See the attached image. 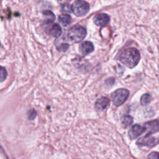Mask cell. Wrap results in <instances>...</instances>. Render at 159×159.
Wrapping results in <instances>:
<instances>
[{
  "label": "cell",
  "mask_w": 159,
  "mask_h": 159,
  "mask_svg": "<svg viewBox=\"0 0 159 159\" xmlns=\"http://www.w3.org/2000/svg\"><path fill=\"white\" fill-rule=\"evenodd\" d=\"M120 61L130 68L135 67L139 62L140 55L135 48H128L124 50L119 56Z\"/></svg>",
  "instance_id": "cell-1"
},
{
  "label": "cell",
  "mask_w": 159,
  "mask_h": 159,
  "mask_svg": "<svg viewBox=\"0 0 159 159\" xmlns=\"http://www.w3.org/2000/svg\"><path fill=\"white\" fill-rule=\"evenodd\" d=\"M86 29L84 27L75 25L70 29L68 36L72 42L78 43L82 41L86 37Z\"/></svg>",
  "instance_id": "cell-2"
},
{
  "label": "cell",
  "mask_w": 159,
  "mask_h": 159,
  "mask_svg": "<svg viewBox=\"0 0 159 159\" xmlns=\"http://www.w3.org/2000/svg\"><path fill=\"white\" fill-rule=\"evenodd\" d=\"M129 96V91L124 88H120L114 91L111 94L112 103L116 106H120L124 104Z\"/></svg>",
  "instance_id": "cell-3"
},
{
  "label": "cell",
  "mask_w": 159,
  "mask_h": 159,
  "mask_svg": "<svg viewBox=\"0 0 159 159\" xmlns=\"http://www.w3.org/2000/svg\"><path fill=\"white\" fill-rule=\"evenodd\" d=\"M72 12L78 17L85 16L89 11V5L84 0H76L71 5Z\"/></svg>",
  "instance_id": "cell-4"
},
{
  "label": "cell",
  "mask_w": 159,
  "mask_h": 159,
  "mask_svg": "<svg viewBox=\"0 0 159 159\" xmlns=\"http://www.w3.org/2000/svg\"><path fill=\"white\" fill-rule=\"evenodd\" d=\"M157 143L158 140L155 137L150 136L149 134L139 139L137 142V144L140 147H148L150 148L153 147Z\"/></svg>",
  "instance_id": "cell-5"
},
{
  "label": "cell",
  "mask_w": 159,
  "mask_h": 159,
  "mask_svg": "<svg viewBox=\"0 0 159 159\" xmlns=\"http://www.w3.org/2000/svg\"><path fill=\"white\" fill-rule=\"evenodd\" d=\"M145 132V126L139 124L133 125L129 131V137L130 139H135Z\"/></svg>",
  "instance_id": "cell-6"
},
{
  "label": "cell",
  "mask_w": 159,
  "mask_h": 159,
  "mask_svg": "<svg viewBox=\"0 0 159 159\" xmlns=\"http://www.w3.org/2000/svg\"><path fill=\"white\" fill-rule=\"evenodd\" d=\"M109 21V17L104 13L98 14L93 17L94 23L98 26H103L106 25Z\"/></svg>",
  "instance_id": "cell-7"
},
{
  "label": "cell",
  "mask_w": 159,
  "mask_h": 159,
  "mask_svg": "<svg viewBox=\"0 0 159 159\" xmlns=\"http://www.w3.org/2000/svg\"><path fill=\"white\" fill-rule=\"evenodd\" d=\"M145 131L147 132V134H153L159 131V120H154L147 122L145 124Z\"/></svg>",
  "instance_id": "cell-8"
},
{
  "label": "cell",
  "mask_w": 159,
  "mask_h": 159,
  "mask_svg": "<svg viewBox=\"0 0 159 159\" xmlns=\"http://www.w3.org/2000/svg\"><path fill=\"white\" fill-rule=\"evenodd\" d=\"M94 45L89 41H85L80 44V52L83 55H87L94 50Z\"/></svg>",
  "instance_id": "cell-9"
},
{
  "label": "cell",
  "mask_w": 159,
  "mask_h": 159,
  "mask_svg": "<svg viewBox=\"0 0 159 159\" xmlns=\"http://www.w3.org/2000/svg\"><path fill=\"white\" fill-rule=\"evenodd\" d=\"M109 104V99L105 96L99 98L95 102V109L98 111H102L106 109Z\"/></svg>",
  "instance_id": "cell-10"
},
{
  "label": "cell",
  "mask_w": 159,
  "mask_h": 159,
  "mask_svg": "<svg viewBox=\"0 0 159 159\" xmlns=\"http://www.w3.org/2000/svg\"><path fill=\"white\" fill-rule=\"evenodd\" d=\"M43 21L45 24H51L54 21L55 19L54 14L50 11H45L43 12Z\"/></svg>",
  "instance_id": "cell-11"
},
{
  "label": "cell",
  "mask_w": 159,
  "mask_h": 159,
  "mask_svg": "<svg viewBox=\"0 0 159 159\" xmlns=\"http://www.w3.org/2000/svg\"><path fill=\"white\" fill-rule=\"evenodd\" d=\"M49 32L50 34L53 37H58L61 34V28L58 24H53L50 28Z\"/></svg>",
  "instance_id": "cell-12"
},
{
  "label": "cell",
  "mask_w": 159,
  "mask_h": 159,
  "mask_svg": "<svg viewBox=\"0 0 159 159\" xmlns=\"http://www.w3.org/2000/svg\"><path fill=\"white\" fill-rule=\"evenodd\" d=\"M58 21L64 26L69 25L71 22V17L68 14H62L58 16Z\"/></svg>",
  "instance_id": "cell-13"
},
{
  "label": "cell",
  "mask_w": 159,
  "mask_h": 159,
  "mask_svg": "<svg viewBox=\"0 0 159 159\" xmlns=\"http://www.w3.org/2000/svg\"><path fill=\"white\" fill-rule=\"evenodd\" d=\"M121 122L124 127L130 125L133 122V117L129 115H124L121 117Z\"/></svg>",
  "instance_id": "cell-14"
},
{
  "label": "cell",
  "mask_w": 159,
  "mask_h": 159,
  "mask_svg": "<svg viewBox=\"0 0 159 159\" xmlns=\"http://www.w3.org/2000/svg\"><path fill=\"white\" fill-rule=\"evenodd\" d=\"M152 101V96L148 93L144 94L140 98V103L143 106L148 104Z\"/></svg>",
  "instance_id": "cell-15"
},
{
  "label": "cell",
  "mask_w": 159,
  "mask_h": 159,
  "mask_svg": "<svg viewBox=\"0 0 159 159\" xmlns=\"http://www.w3.org/2000/svg\"><path fill=\"white\" fill-rule=\"evenodd\" d=\"M61 12L66 13V14L70 13L72 12L71 6L68 3L63 4V5L61 6Z\"/></svg>",
  "instance_id": "cell-16"
},
{
  "label": "cell",
  "mask_w": 159,
  "mask_h": 159,
  "mask_svg": "<svg viewBox=\"0 0 159 159\" xmlns=\"http://www.w3.org/2000/svg\"><path fill=\"white\" fill-rule=\"evenodd\" d=\"M7 77V71L6 70L0 66V81H3L6 80Z\"/></svg>",
  "instance_id": "cell-17"
},
{
  "label": "cell",
  "mask_w": 159,
  "mask_h": 159,
  "mask_svg": "<svg viewBox=\"0 0 159 159\" xmlns=\"http://www.w3.org/2000/svg\"><path fill=\"white\" fill-rule=\"evenodd\" d=\"M148 158H155V159H157L159 158V153L158 152H152L148 156Z\"/></svg>",
  "instance_id": "cell-18"
},
{
  "label": "cell",
  "mask_w": 159,
  "mask_h": 159,
  "mask_svg": "<svg viewBox=\"0 0 159 159\" xmlns=\"http://www.w3.org/2000/svg\"><path fill=\"white\" fill-rule=\"evenodd\" d=\"M68 44L67 43H63L60 45V47L58 48L60 50H63V51H66L68 48Z\"/></svg>",
  "instance_id": "cell-19"
},
{
  "label": "cell",
  "mask_w": 159,
  "mask_h": 159,
  "mask_svg": "<svg viewBox=\"0 0 159 159\" xmlns=\"http://www.w3.org/2000/svg\"><path fill=\"white\" fill-rule=\"evenodd\" d=\"M58 3L60 4H65V3H67L70 0H56Z\"/></svg>",
  "instance_id": "cell-20"
}]
</instances>
